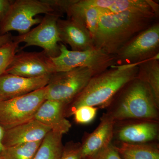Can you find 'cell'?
I'll list each match as a JSON object with an SVG mask.
<instances>
[{
  "instance_id": "cell-1",
  "label": "cell",
  "mask_w": 159,
  "mask_h": 159,
  "mask_svg": "<svg viewBox=\"0 0 159 159\" xmlns=\"http://www.w3.org/2000/svg\"><path fill=\"white\" fill-rule=\"evenodd\" d=\"M157 18L153 13L144 11H106L100 17L93 37L94 47L115 55L132 39L155 22Z\"/></svg>"
},
{
  "instance_id": "cell-2",
  "label": "cell",
  "mask_w": 159,
  "mask_h": 159,
  "mask_svg": "<svg viewBox=\"0 0 159 159\" xmlns=\"http://www.w3.org/2000/svg\"><path fill=\"white\" fill-rule=\"evenodd\" d=\"M139 64L113 66L93 76L84 89L66 108V116L83 106L105 107L127 84L136 78Z\"/></svg>"
},
{
  "instance_id": "cell-3",
  "label": "cell",
  "mask_w": 159,
  "mask_h": 159,
  "mask_svg": "<svg viewBox=\"0 0 159 159\" xmlns=\"http://www.w3.org/2000/svg\"><path fill=\"white\" fill-rule=\"evenodd\" d=\"M115 103L105 113L115 122L129 119L155 121L158 116L157 103L148 84L138 77L118 93Z\"/></svg>"
},
{
  "instance_id": "cell-4",
  "label": "cell",
  "mask_w": 159,
  "mask_h": 159,
  "mask_svg": "<svg viewBox=\"0 0 159 159\" xmlns=\"http://www.w3.org/2000/svg\"><path fill=\"white\" fill-rule=\"evenodd\" d=\"M60 54L57 57H51L56 72L86 68L97 75L118 65L115 55L96 48L83 51H73L68 50L65 45L60 44Z\"/></svg>"
},
{
  "instance_id": "cell-5",
  "label": "cell",
  "mask_w": 159,
  "mask_h": 159,
  "mask_svg": "<svg viewBox=\"0 0 159 159\" xmlns=\"http://www.w3.org/2000/svg\"><path fill=\"white\" fill-rule=\"evenodd\" d=\"M95 75L86 68H77L51 74L46 86V99L63 102L67 106L81 92Z\"/></svg>"
},
{
  "instance_id": "cell-6",
  "label": "cell",
  "mask_w": 159,
  "mask_h": 159,
  "mask_svg": "<svg viewBox=\"0 0 159 159\" xmlns=\"http://www.w3.org/2000/svg\"><path fill=\"white\" fill-rule=\"evenodd\" d=\"M55 12L45 0L13 1L10 10L0 24V35L16 31L20 35L26 34L32 26L38 25L42 20L34 17L38 14Z\"/></svg>"
},
{
  "instance_id": "cell-7",
  "label": "cell",
  "mask_w": 159,
  "mask_h": 159,
  "mask_svg": "<svg viewBox=\"0 0 159 159\" xmlns=\"http://www.w3.org/2000/svg\"><path fill=\"white\" fill-rule=\"evenodd\" d=\"M46 87L29 94L0 101V125L9 129L34 119L39 107L46 100Z\"/></svg>"
},
{
  "instance_id": "cell-8",
  "label": "cell",
  "mask_w": 159,
  "mask_h": 159,
  "mask_svg": "<svg viewBox=\"0 0 159 159\" xmlns=\"http://www.w3.org/2000/svg\"><path fill=\"white\" fill-rule=\"evenodd\" d=\"M159 24L154 23L123 46L115 54L118 65L135 64L159 58Z\"/></svg>"
},
{
  "instance_id": "cell-9",
  "label": "cell",
  "mask_w": 159,
  "mask_h": 159,
  "mask_svg": "<svg viewBox=\"0 0 159 159\" xmlns=\"http://www.w3.org/2000/svg\"><path fill=\"white\" fill-rule=\"evenodd\" d=\"M62 16L56 12L45 15L37 27L26 34L12 38L17 43H25L21 50L30 46H37L43 49L50 57H57L60 54V42H61L57 26V21Z\"/></svg>"
},
{
  "instance_id": "cell-10",
  "label": "cell",
  "mask_w": 159,
  "mask_h": 159,
  "mask_svg": "<svg viewBox=\"0 0 159 159\" xmlns=\"http://www.w3.org/2000/svg\"><path fill=\"white\" fill-rule=\"evenodd\" d=\"M55 72L51 57L42 51L16 54L5 74L34 78L51 75Z\"/></svg>"
},
{
  "instance_id": "cell-11",
  "label": "cell",
  "mask_w": 159,
  "mask_h": 159,
  "mask_svg": "<svg viewBox=\"0 0 159 159\" xmlns=\"http://www.w3.org/2000/svg\"><path fill=\"white\" fill-rule=\"evenodd\" d=\"M51 75L28 78L4 74L0 76V101L21 97L45 87Z\"/></svg>"
},
{
  "instance_id": "cell-12",
  "label": "cell",
  "mask_w": 159,
  "mask_h": 159,
  "mask_svg": "<svg viewBox=\"0 0 159 159\" xmlns=\"http://www.w3.org/2000/svg\"><path fill=\"white\" fill-rule=\"evenodd\" d=\"M57 26L61 42L69 45L71 51H83L95 48L90 32L79 22L71 18H59Z\"/></svg>"
},
{
  "instance_id": "cell-13",
  "label": "cell",
  "mask_w": 159,
  "mask_h": 159,
  "mask_svg": "<svg viewBox=\"0 0 159 159\" xmlns=\"http://www.w3.org/2000/svg\"><path fill=\"white\" fill-rule=\"evenodd\" d=\"M48 126L33 119L5 130L2 144L5 148L43 141L51 131Z\"/></svg>"
},
{
  "instance_id": "cell-14",
  "label": "cell",
  "mask_w": 159,
  "mask_h": 159,
  "mask_svg": "<svg viewBox=\"0 0 159 159\" xmlns=\"http://www.w3.org/2000/svg\"><path fill=\"white\" fill-rule=\"evenodd\" d=\"M66 106L63 102L46 99L39 107L34 119L48 126L52 131L63 135L68 132L72 126L66 119Z\"/></svg>"
},
{
  "instance_id": "cell-15",
  "label": "cell",
  "mask_w": 159,
  "mask_h": 159,
  "mask_svg": "<svg viewBox=\"0 0 159 159\" xmlns=\"http://www.w3.org/2000/svg\"><path fill=\"white\" fill-rule=\"evenodd\" d=\"M116 122L104 114L99 125L81 144L82 158H89L111 143Z\"/></svg>"
},
{
  "instance_id": "cell-16",
  "label": "cell",
  "mask_w": 159,
  "mask_h": 159,
  "mask_svg": "<svg viewBox=\"0 0 159 159\" xmlns=\"http://www.w3.org/2000/svg\"><path fill=\"white\" fill-rule=\"evenodd\" d=\"M158 131L156 121L143 120L123 125L117 131L116 136L120 142L147 144L157 138Z\"/></svg>"
},
{
  "instance_id": "cell-17",
  "label": "cell",
  "mask_w": 159,
  "mask_h": 159,
  "mask_svg": "<svg viewBox=\"0 0 159 159\" xmlns=\"http://www.w3.org/2000/svg\"><path fill=\"white\" fill-rule=\"evenodd\" d=\"M87 6L99 7L112 13L141 11L159 16V6L151 0H81Z\"/></svg>"
},
{
  "instance_id": "cell-18",
  "label": "cell",
  "mask_w": 159,
  "mask_h": 159,
  "mask_svg": "<svg viewBox=\"0 0 159 159\" xmlns=\"http://www.w3.org/2000/svg\"><path fill=\"white\" fill-rule=\"evenodd\" d=\"M106 10L83 4L81 0H77L70 6L66 14L68 18L76 20L82 24L93 37L97 31L101 15Z\"/></svg>"
},
{
  "instance_id": "cell-19",
  "label": "cell",
  "mask_w": 159,
  "mask_h": 159,
  "mask_svg": "<svg viewBox=\"0 0 159 159\" xmlns=\"http://www.w3.org/2000/svg\"><path fill=\"white\" fill-rule=\"evenodd\" d=\"M119 143L114 145L123 159H159L157 146L148 144Z\"/></svg>"
},
{
  "instance_id": "cell-20",
  "label": "cell",
  "mask_w": 159,
  "mask_h": 159,
  "mask_svg": "<svg viewBox=\"0 0 159 159\" xmlns=\"http://www.w3.org/2000/svg\"><path fill=\"white\" fill-rule=\"evenodd\" d=\"M137 77L148 84L159 105V58H152L140 63Z\"/></svg>"
},
{
  "instance_id": "cell-21",
  "label": "cell",
  "mask_w": 159,
  "mask_h": 159,
  "mask_svg": "<svg viewBox=\"0 0 159 159\" xmlns=\"http://www.w3.org/2000/svg\"><path fill=\"white\" fill-rule=\"evenodd\" d=\"M62 136L50 131L43 139L34 159H59L64 147Z\"/></svg>"
},
{
  "instance_id": "cell-22",
  "label": "cell",
  "mask_w": 159,
  "mask_h": 159,
  "mask_svg": "<svg viewBox=\"0 0 159 159\" xmlns=\"http://www.w3.org/2000/svg\"><path fill=\"white\" fill-rule=\"evenodd\" d=\"M43 141L5 148L1 159H34Z\"/></svg>"
},
{
  "instance_id": "cell-23",
  "label": "cell",
  "mask_w": 159,
  "mask_h": 159,
  "mask_svg": "<svg viewBox=\"0 0 159 159\" xmlns=\"http://www.w3.org/2000/svg\"><path fill=\"white\" fill-rule=\"evenodd\" d=\"M19 44L13 40L0 47V76L5 74L16 54Z\"/></svg>"
},
{
  "instance_id": "cell-24",
  "label": "cell",
  "mask_w": 159,
  "mask_h": 159,
  "mask_svg": "<svg viewBox=\"0 0 159 159\" xmlns=\"http://www.w3.org/2000/svg\"><path fill=\"white\" fill-rule=\"evenodd\" d=\"M98 108L89 106H83L76 109L72 115L78 124H87L93 121L97 116Z\"/></svg>"
},
{
  "instance_id": "cell-25",
  "label": "cell",
  "mask_w": 159,
  "mask_h": 159,
  "mask_svg": "<svg viewBox=\"0 0 159 159\" xmlns=\"http://www.w3.org/2000/svg\"><path fill=\"white\" fill-rule=\"evenodd\" d=\"M81 144L78 143H68L64 146L62 153L59 159H82Z\"/></svg>"
},
{
  "instance_id": "cell-26",
  "label": "cell",
  "mask_w": 159,
  "mask_h": 159,
  "mask_svg": "<svg viewBox=\"0 0 159 159\" xmlns=\"http://www.w3.org/2000/svg\"><path fill=\"white\" fill-rule=\"evenodd\" d=\"M87 159H122L114 145L111 143L93 156Z\"/></svg>"
},
{
  "instance_id": "cell-27",
  "label": "cell",
  "mask_w": 159,
  "mask_h": 159,
  "mask_svg": "<svg viewBox=\"0 0 159 159\" xmlns=\"http://www.w3.org/2000/svg\"><path fill=\"white\" fill-rule=\"evenodd\" d=\"M55 12L63 15L77 0H45Z\"/></svg>"
},
{
  "instance_id": "cell-28",
  "label": "cell",
  "mask_w": 159,
  "mask_h": 159,
  "mask_svg": "<svg viewBox=\"0 0 159 159\" xmlns=\"http://www.w3.org/2000/svg\"><path fill=\"white\" fill-rule=\"evenodd\" d=\"M13 1L0 0V24L5 19L10 10Z\"/></svg>"
},
{
  "instance_id": "cell-29",
  "label": "cell",
  "mask_w": 159,
  "mask_h": 159,
  "mask_svg": "<svg viewBox=\"0 0 159 159\" xmlns=\"http://www.w3.org/2000/svg\"><path fill=\"white\" fill-rule=\"evenodd\" d=\"M12 36L9 33L0 35V47L12 40Z\"/></svg>"
},
{
  "instance_id": "cell-30",
  "label": "cell",
  "mask_w": 159,
  "mask_h": 159,
  "mask_svg": "<svg viewBox=\"0 0 159 159\" xmlns=\"http://www.w3.org/2000/svg\"><path fill=\"white\" fill-rule=\"evenodd\" d=\"M5 130V129L0 125V157L5 148L2 144V140Z\"/></svg>"
},
{
  "instance_id": "cell-31",
  "label": "cell",
  "mask_w": 159,
  "mask_h": 159,
  "mask_svg": "<svg viewBox=\"0 0 159 159\" xmlns=\"http://www.w3.org/2000/svg\"><path fill=\"white\" fill-rule=\"evenodd\" d=\"M82 159H87L86 158H82Z\"/></svg>"
},
{
  "instance_id": "cell-32",
  "label": "cell",
  "mask_w": 159,
  "mask_h": 159,
  "mask_svg": "<svg viewBox=\"0 0 159 159\" xmlns=\"http://www.w3.org/2000/svg\"></svg>"
}]
</instances>
